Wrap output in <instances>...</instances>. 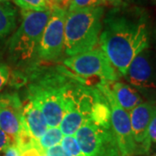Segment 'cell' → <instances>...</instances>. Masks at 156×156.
Listing matches in <instances>:
<instances>
[{
	"label": "cell",
	"instance_id": "1",
	"mask_svg": "<svg viewBox=\"0 0 156 156\" xmlns=\"http://www.w3.org/2000/svg\"><path fill=\"white\" fill-rule=\"evenodd\" d=\"M152 38L150 16L144 8L124 4L104 14L99 44L119 75L125 76L130 63Z\"/></svg>",
	"mask_w": 156,
	"mask_h": 156
},
{
	"label": "cell",
	"instance_id": "2",
	"mask_svg": "<svg viewBox=\"0 0 156 156\" xmlns=\"http://www.w3.org/2000/svg\"><path fill=\"white\" fill-rule=\"evenodd\" d=\"M27 70L23 79L27 84L28 100L40 108L50 128L59 127L64 115V94L76 79V75L62 67H45L38 64Z\"/></svg>",
	"mask_w": 156,
	"mask_h": 156
},
{
	"label": "cell",
	"instance_id": "3",
	"mask_svg": "<svg viewBox=\"0 0 156 156\" xmlns=\"http://www.w3.org/2000/svg\"><path fill=\"white\" fill-rule=\"evenodd\" d=\"M51 14L48 11L22 10V20L7 42L11 62L19 67H32L37 63V52L42 35Z\"/></svg>",
	"mask_w": 156,
	"mask_h": 156
},
{
	"label": "cell",
	"instance_id": "4",
	"mask_svg": "<svg viewBox=\"0 0 156 156\" xmlns=\"http://www.w3.org/2000/svg\"><path fill=\"white\" fill-rule=\"evenodd\" d=\"M104 7L67 11L64 23V52L73 56L95 49L102 30Z\"/></svg>",
	"mask_w": 156,
	"mask_h": 156
},
{
	"label": "cell",
	"instance_id": "5",
	"mask_svg": "<svg viewBox=\"0 0 156 156\" xmlns=\"http://www.w3.org/2000/svg\"><path fill=\"white\" fill-rule=\"evenodd\" d=\"M85 84L82 79L76 78L68 87L64 94V115L59 124L63 135H75L91 117L96 88Z\"/></svg>",
	"mask_w": 156,
	"mask_h": 156
},
{
	"label": "cell",
	"instance_id": "6",
	"mask_svg": "<svg viewBox=\"0 0 156 156\" xmlns=\"http://www.w3.org/2000/svg\"><path fill=\"white\" fill-rule=\"evenodd\" d=\"M75 137L85 156H122L111 126H101L89 119Z\"/></svg>",
	"mask_w": 156,
	"mask_h": 156
},
{
	"label": "cell",
	"instance_id": "7",
	"mask_svg": "<svg viewBox=\"0 0 156 156\" xmlns=\"http://www.w3.org/2000/svg\"><path fill=\"white\" fill-rule=\"evenodd\" d=\"M63 64L74 74L83 77L95 76L108 83L115 82L119 78V73L101 48L69 56L63 60Z\"/></svg>",
	"mask_w": 156,
	"mask_h": 156
},
{
	"label": "cell",
	"instance_id": "8",
	"mask_svg": "<svg viewBox=\"0 0 156 156\" xmlns=\"http://www.w3.org/2000/svg\"><path fill=\"white\" fill-rule=\"evenodd\" d=\"M96 88L106 97L111 111V127L116 138L122 156L138 155L137 146L134 142L128 112L124 110L115 99L109 83L101 81Z\"/></svg>",
	"mask_w": 156,
	"mask_h": 156
},
{
	"label": "cell",
	"instance_id": "9",
	"mask_svg": "<svg viewBox=\"0 0 156 156\" xmlns=\"http://www.w3.org/2000/svg\"><path fill=\"white\" fill-rule=\"evenodd\" d=\"M67 11L53 7L39 44L37 59L55 62L64 52V23Z\"/></svg>",
	"mask_w": 156,
	"mask_h": 156
},
{
	"label": "cell",
	"instance_id": "10",
	"mask_svg": "<svg viewBox=\"0 0 156 156\" xmlns=\"http://www.w3.org/2000/svg\"><path fill=\"white\" fill-rule=\"evenodd\" d=\"M124 77L137 90H156V51L147 49L140 52L130 63Z\"/></svg>",
	"mask_w": 156,
	"mask_h": 156
},
{
	"label": "cell",
	"instance_id": "11",
	"mask_svg": "<svg viewBox=\"0 0 156 156\" xmlns=\"http://www.w3.org/2000/svg\"><path fill=\"white\" fill-rule=\"evenodd\" d=\"M23 127V103L17 92L0 93V128L15 142Z\"/></svg>",
	"mask_w": 156,
	"mask_h": 156
},
{
	"label": "cell",
	"instance_id": "12",
	"mask_svg": "<svg viewBox=\"0 0 156 156\" xmlns=\"http://www.w3.org/2000/svg\"><path fill=\"white\" fill-rule=\"evenodd\" d=\"M155 105V101H146L128 113L132 134L138 149V155L147 154L150 150L148 126Z\"/></svg>",
	"mask_w": 156,
	"mask_h": 156
},
{
	"label": "cell",
	"instance_id": "13",
	"mask_svg": "<svg viewBox=\"0 0 156 156\" xmlns=\"http://www.w3.org/2000/svg\"><path fill=\"white\" fill-rule=\"evenodd\" d=\"M23 122L37 140H38L49 128L44 114L30 100H27L23 107Z\"/></svg>",
	"mask_w": 156,
	"mask_h": 156
},
{
	"label": "cell",
	"instance_id": "14",
	"mask_svg": "<svg viewBox=\"0 0 156 156\" xmlns=\"http://www.w3.org/2000/svg\"><path fill=\"white\" fill-rule=\"evenodd\" d=\"M109 87L117 103L128 113L144 101L139 91L130 84L115 81L109 83Z\"/></svg>",
	"mask_w": 156,
	"mask_h": 156
},
{
	"label": "cell",
	"instance_id": "15",
	"mask_svg": "<svg viewBox=\"0 0 156 156\" xmlns=\"http://www.w3.org/2000/svg\"><path fill=\"white\" fill-rule=\"evenodd\" d=\"M17 27V10L9 2L0 3V42L14 32Z\"/></svg>",
	"mask_w": 156,
	"mask_h": 156
},
{
	"label": "cell",
	"instance_id": "16",
	"mask_svg": "<svg viewBox=\"0 0 156 156\" xmlns=\"http://www.w3.org/2000/svg\"><path fill=\"white\" fill-rule=\"evenodd\" d=\"M111 111L106 97L96 88L95 99L90 120L101 126H111Z\"/></svg>",
	"mask_w": 156,
	"mask_h": 156
},
{
	"label": "cell",
	"instance_id": "17",
	"mask_svg": "<svg viewBox=\"0 0 156 156\" xmlns=\"http://www.w3.org/2000/svg\"><path fill=\"white\" fill-rule=\"evenodd\" d=\"M63 136L64 135L62 134L59 127H55V128L49 127L44 134L37 141H38L40 147L46 152L47 149H49L52 147L60 145Z\"/></svg>",
	"mask_w": 156,
	"mask_h": 156
},
{
	"label": "cell",
	"instance_id": "18",
	"mask_svg": "<svg viewBox=\"0 0 156 156\" xmlns=\"http://www.w3.org/2000/svg\"><path fill=\"white\" fill-rule=\"evenodd\" d=\"M23 11H50L52 7L48 0H12Z\"/></svg>",
	"mask_w": 156,
	"mask_h": 156
},
{
	"label": "cell",
	"instance_id": "19",
	"mask_svg": "<svg viewBox=\"0 0 156 156\" xmlns=\"http://www.w3.org/2000/svg\"><path fill=\"white\" fill-rule=\"evenodd\" d=\"M60 145L69 156H85L81 150L75 135H64Z\"/></svg>",
	"mask_w": 156,
	"mask_h": 156
},
{
	"label": "cell",
	"instance_id": "20",
	"mask_svg": "<svg viewBox=\"0 0 156 156\" xmlns=\"http://www.w3.org/2000/svg\"><path fill=\"white\" fill-rule=\"evenodd\" d=\"M105 6L108 5L104 0H69L68 11H76Z\"/></svg>",
	"mask_w": 156,
	"mask_h": 156
},
{
	"label": "cell",
	"instance_id": "21",
	"mask_svg": "<svg viewBox=\"0 0 156 156\" xmlns=\"http://www.w3.org/2000/svg\"><path fill=\"white\" fill-rule=\"evenodd\" d=\"M11 79V69L5 63L0 62V92L9 83Z\"/></svg>",
	"mask_w": 156,
	"mask_h": 156
},
{
	"label": "cell",
	"instance_id": "22",
	"mask_svg": "<svg viewBox=\"0 0 156 156\" xmlns=\"http://www.w3.org/2000/svg\"><path fill=\"white\" fill-rule=\"evenodd\" d=\"M20 156H45V151H44L38 144V141L37 144L30 146L27 147H24L19 150Z\"/></svg>",
	"mask_w": 156,
	"mask_h": 156
},
{
	"label": "cell",
	"instance_id": "23",
	"mask_svg": "<svg viewBox=\"0 0 156 156\" xmlns=\"http://www.w3.org/2000/svg\"><path fill=\"white\" fill-rule=\"evenodd\" d=\"M148 138L151 143H156V105L148 126Z\"/></svg>",
	"mask_w": 156,
	"mask_h": 156
},
{
	"label": "cell",
	"instance_id": "24",
	"mask_svg": "<svg viewBox=\"0 0 156 156\" xmlns=\"http://www.w3.org/2000/svg\"><path fill=\"white\" fill-rule=\"evenodd\" d=\"M13 143H15L13 140L5 131H3L0 128V153L4 152L9 146H11Z\"/></svg>",
	"mask_w": 156,
	"mask_h": 156
},
{
	"label": "cell",
	"instance_id": "25",
	"mask_svg": "<svg viewBox=\"0 0 156 156\" xmlns=\"http://www.w3.org/2000/svg\"><path fill=\"white\" fill-rule=\"evenodd\" d=\"M45 154L47 156H69L67 153L63 150L61 145H56L55 147H50L46 150Z\"/></svg>",
	"mask_w": 156,
	"mask_h": 156
},
{
	"label": "cell",
	"instance_id": "26",
	"mask_svg": "<svg viewBox=\"0 0 156 156\" xmlns=\"http://www.w3.org/2000/svg\"><path fill=\"white\" fill-rule=\"evenodd\" d=\"M51 7H56L60 8L62 10L68 11L69 5V0H48Z\"/></svg>",
	"mask_w": 156,
	"mask_h": 156
},
{
	"label": "cell",
	"instance_id": "27",
	"mask_svg": "<svg viewBox=\"0 0 156 156\" xmlns=\"http://www.w3.org/2000/svg\"><path fill=\"white\" fill-rule=\"evenodd\" d=\"M4 156H20V152L15 143L9 146L4 151Z\"/></svg>",
	"mask_w": 156,
	"mask_h": 156
},
{
	"label": "cell",
	"instance_id": "28",
	"mask_svg": "<svg viewBox=\"0 0 156 156\" xmlns=\"http://www.w3.org/2000/svg\"><path fill=\"white\" fill-rule=\"evenodd\" d=\"M106 2L107 5L112 6L113 8L120 7L124 5V0H104Z\"/></svg>",
	"mask_w": 156,
	"mask_h": 156
},
{
	"label": "cell",
	"instance_id": "29",
	"mask_svg": "<svg viewBox=\"0 0 156 156\" xmlns=\"http://www.w3.org/2000/svg\"><path fill=\"white\" fill-rule=\"evenodd\" d=\"M147 0H124V4L128 5H138L144 4Z\"/></svg>",
	"mask_w": 156,
	"mask_h": 156
},
{
	"label": "cell",
	"instance_id": "30",
	"mask_svg": "<svg viewBox=\"0 0 156 156\" xmlns=\"http://www.w3.org/2000/svg\"><path fill=\"white\" fill-rule=\"evenodd\" d=\"M154 41H155V45H156V26L154 30Z\"/></svg>",
	"mask_w": 156,
	"mask_h": 156
},
{
	"label": "cell",
	"instance_id": "31",
	"mask_svg": "<svg viewBox=\"0 0 156 156\" xmlns=\"http://www.w3.org/2000/svg\"><path fill=\"white\" fill-rule=\"evenodd\" d=\"M11 0H0V3H6V2H10Z\"/></svg>",
	"mask_w": 156,
	"mask_h": 156
},
{
	"label": "cell",
	"instance_id": "32",
	"mask_svg": "<svg viewBox=\"0 0 156 156\" xmlns=\"http://www.w3.org/2000/svg\"><path fill=\"white\" fill-rule=\"evenodd\" d=\"M152 1H153V3H154V4L156 5V0H152Z\"/></svg>",
	"mask_w": 156,
	"mask_h": 156
},
{
	"label": "cell",
	"instance_id": "33",
	"mask_svg": "<svg viewBox=\"0 0 156 156\" xmlns=\"http://www.w3.org/2000/svg\"><path fill=\"white\" fill-rule=\"evenodd\" d=\"M45 156H47V155H45Z\"/></svg>",
	"mask_w": 156,
	"mask_h": 156
},
{
	"label": "cell",
	"instance_id": "34",
	"mask_svg": "<svg viewBox=\"0 0 156 156\" xmlns=\"http://www.w3.org/2000/svg\"><path fill=\"white\" fill-rule=\"evenodd\" d=\"M154 156H156V155H154Z\"/></svg>",
	"mask_w": 156,
	"mask_h": 156
}]
</instances>
